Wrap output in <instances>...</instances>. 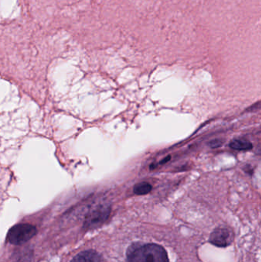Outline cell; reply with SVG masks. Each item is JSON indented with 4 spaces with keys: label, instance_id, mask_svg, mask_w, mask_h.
<instances>
[{
    "label": "cell",
    "instance_id": "cell-1",
    "mask_svg": "<svg viewBox=\"0 0 261 262\" xmlns=\"http://www.w3.org/2000/svg\"><path fill=\"white\" fill-rule=\"evenodd\" d=\"M127 258V262H170L167 251L156 244L132 245Z\"/></svg>",
    "mask_w": 261,
    "mask_h": 262
},
{
    "label": "cell",
    "instance_id": "cell-2",
    "mask_svg": "<svg viewBox=\"0 0 261 262\" xmlns=\"http://www.w3.org/2000/svg\"><path fill=\"white\" fill-rule=\"evenodd\" d=\"M36 233V228L32 225H15L9 229L7 234V241L12 245H22L29 241Z\"/></svg>",
    "mask_w": 261,
    "mask_h": 262
},
{
    "label": "cell",
    "instance_id": "cell-3",
    "mask_svg": "<svg viewBox=\"0 0 261 262\" xmlns=\"http://www.w3.org/2000/svg\"><path fill=\"white\" fill-rule=\"evenodd\" d=\"M110 213L109 205H99L89 212L84 223L85 230H91L100 227L108 219Z\"/></svg>",
    "mask_w": 261,
    "mask_h": 262
},
{
    "label": "cell",
    "instance_id": "cell-4",
    "mask_svg": "<svg viewBox=\"0 0 261 262\" xmlns=\"http://www.w3.org/2000/svg\"><path fill=\"white\" fill-rule=\"evenodd\" d=\"M234 238V232L230 228L220 227L211 234L210 243L218 247H226L232 243Z\"/></svg>",
    "mask_w": 261,
    "mask_h": 262
},
{
    "label": "cell",
    "instance_id": "cell-5",
    "mask_svg": "<svg viewBox=\"0 0 261 262\" xmlns=\"http://www.w3.org/2000/svg\"><path fill=\"white\" fill-rule=\"evenodd\" d=\"M72 262H103V258L95 251H84L77 255Z\"/></svg>",
    "mask_w": 261,
    "mask_h": 262
},
{
    "label": "cell",
    "instance_id": "cell-6",
    "mask_svg": "<svg viewBox=\"0 0 261 262\" xmlns=\"http://www.w3.org/2000/svg\"><path fill=\"white\" fill-rule=\"evenodd\" d=\"M230 146L236 150H250L253 148V145L251 144V142L246 140H241V139L233 140L230 143Z\"/></svg>",
    "mask_w": 261,
    "mask_h": 262
},
{
    "label": "cell",
    "instance_id": "cell-7",
    "mask_svg": "<svg viewBox=\"0 0 261 262\" xmlns=\"http://www.w3.org/2000/svg\"><path fill=\"white\" fill-rule=\"evenodd\" d=\"M152 186L147 182H143V183H137L133 187V192L136 195H142L148 194L151 192Z\"/></svg>",
    "mask_w": 261,
    "mask_h": 262
},
{
    "label": "cell",
    "instance_id": "cell-8",
    "mask_svg": "<svg viewBox=\"0 0 261 262\" xmlns=\"http://www.w3.org/2000/svg\"><path fill=\"white\" fill-rule=\"evenodd\" d=\"M222 143H223V141L221 140H212V141L210 142L209 146L212 148H217L219 147V146H222Z\"/></svg>",
    "mask_w": 261,
    "mask_h": 262
},
{
    "label": "cell",
    "instance_id": "cell-9",
    "mask_svg": "<svg viewBox=\"0 0 261 262\" xmlns=\"http://www.w3.org/2000/svg\"><path fill=\"white\" fill-rule=\"evenodd\" d=\"M256 152L257 154H260L261 155V144H259L256 148Z\"/></svg>",
    "mask_w": 261,
    "mask_h": 262
}]
</instances>
